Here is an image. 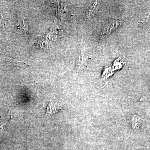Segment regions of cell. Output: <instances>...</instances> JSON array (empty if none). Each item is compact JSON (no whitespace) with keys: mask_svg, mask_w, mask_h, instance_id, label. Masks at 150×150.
<instances>
[{"mask_svg":"<svg viewBox=\"0 0 150 150\" xmlns=\"http://www.w3.org/2000/svg\"><path fill=\"white\" fill-rule=\"evenodd\" d=\"M47 114H54V113L57 112V107L56 105H55L53 103H51L48 105L46 110Z\"/></svg>","mask_w":150,"mask_h":150,"instance_id":"2","label":"cell"},{"mask_svg":"<svg viewBox=\"0 0 150 150\" xmlns=\"http://www.w3.org/2000/svg\"><path fill=\"white\" fill-rule=\"evenodd\" d=\"M122 23V21L118 20H111L105 26L101 34V38L107 37L111 33L118 28Z\"/></svg>","mask_w":150,"mask_h":150,"instance_id":"1","label":"cell"}]
</instances>
